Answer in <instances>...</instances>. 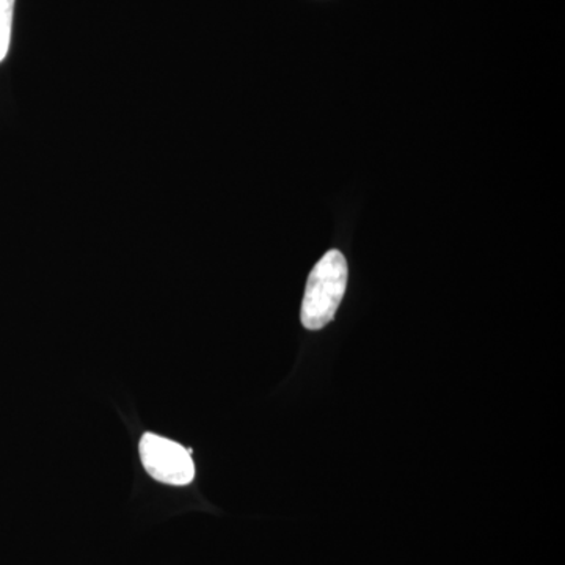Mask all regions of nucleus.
<instances>
[{
    "instance_id": "nucleus-2",
    "label": "nucleus",
    "mask_w": 565,
    "mask_h": 565,
    "mask_svg": "<svg viewBox=\"0 0 565 565\" xmlns=\"http://www.w3.org/2000/svg\"><path fill=\"white\" fill-rule=\"evenodd\" d=\"M140 460L147 473L156 481L169 486H188L195 478L192 449H185L177 441L161 435H141Z\"/></svg>"
},
{
    "instance_id": "nucleus-1",
    "label": "nucleus",
    "mask_w": 565,
    "mask_h": 565,
    "mask_svg": "<svg viewBox=\"0 0 565 565\" xmlns=\"http://www.w3.org/2000/svg\"><path fill=\"white\" fill-rule=\"evenodd\" d=\"M348 263L341 252H327L316 264L305 288L300 315L305 329L321 330L333 321L348 288Z\"/></svg>"
},
{
    "instance_id": "nucleus-3",
    "label": "nucleus",
    "mask_w": 565,
    "mask_h": 565,
    "mask_svg": "<svg viewBox=\"0 0 565 565\" xmlns=\"http://www.w3.org/2000/svg\"><path fill=\"white\" fill-rule=\"evenodd\" d=\"M14 0H0V63L10 50L11 25H13Z\"/></svg>"
}]
</instances>
